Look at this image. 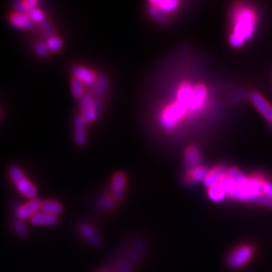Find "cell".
<instances>
[{"mask_svg": "<svg viewBox=\"0 0 272 272\" xmlns=\"http://www.w3.org/2000/svg\"><path fill=\"white\" fill-rule=\"evenodd\" d=\"M209 171L210 170L207 167L200 166L192 170H189L187 174V179L188 181L193 183H201V182L204 183V181H205L207 178Z\"/></svg>", "mask_w": 272, "mask_h": 272, "instance_id": "cell-17", "label": "cell"}, {"mask_svg": "<svg viewBox=\"0 0 272 272\" xmlns=\"http://www.w3.org/2000/svg\"><path fill=\"white\" fill-rule=\"evenodd\" d=\"M80 233L82 237L84 238L86 242H88L92 246L98 247L102 244V239L99 233L96 231L92 225L88 223H83L80 226Z\"/></svg>", "mask_w": 272, "mask_h": 272, "instance_id": "cell-8", "label": "cell"}, {"mask_svg": "<svg viewBox=\"0 0 272 272\" xmlns=\"http://www.w3.org/2000/svg\"><path fill=\"white\" fill-rule=\"evenodd\" d=\"M74 77L77 78L79 81H81L85 86L93 87L95 82L97 81V75L95 74L94 71L88 69V68L82 67V66H76L73 69Z\"/></svg>", "mask_w": 272, "mask_h": 272, "instance_id": "cell-9", "label": "cell"}, {"mask_svg": "<svg viewBox=\"0 0 272 272\" xmlns=\"http://www.w3.org/2000/svg\"><path fill=\"white\" fill-rule=\"evenodd\" d=\"M125 185H126V176L124 173L117 172L114 174L112 179V194L114 198L121 200L124 197L125 193Z\"/></svg>", "mask_w": 272, "mask_h": 272, "instance_id": "cell-14", "label": "cell"}, {"mask_svg": "<svg viewBox=\"0 0 272 272\" xmlns=\"http://www.w3.org/2000/svg\"><path fill=\"white\" fill-rule=\"evenodd\" d=\"M34 49H35L36 53L38 54V56H40V57H47L48 53H49V51H50L48 46L46 44H44V43H37L35 45Z\"/></svg>", "mask_w": 272, "mask_h": 272, "instance_id": "cell-31", "label": "cell"}, {"mask_svg": "<svg viewBox=\"0 0 272 272\" xmlns=\"http://www.w3.org/2000/svg\"><path fill=\"white\" fill-rule=\"evenodd\" d=\"M74 139L77 145L83 146L87 141V131H86V121L81 115L75 118L74 122Z\"/></svg>", "mask_w": 272, "mask_h": 272, "instance_id": "cell-11", "label": "cell"}, {"mask_svg": "<svg viewBox=\"0 0 272 272\" xmlns=\"http://www.w3.org/2000/svg\"><path fill=\"white\" fill-rule=\"evenodd\" d=\"M40 206H42V202L36 198L34 200H30L24 205L18 206L16 210L17 220H31L36 213H38V211L40 210Z\"/></svg>", "mask_w": 272, "mask_h": 272, "instance_id": "cell-6", "label": "cell"}, {"mask_svg": "<svg viewBox=\"0 0 272 272\" xmlns=\"http://www.w3.org/2000/svg\"><path fill=\"white\" fill-rule=\"evenodd\" d=\"M47 46L49 48V50L51 51H53V52H57L59 51L62 50L63 48V42H62V39L58 36H52V37H50L49 40H48V43H47Z\"/></svg>", "mask_w": 272, "mask_h": 272, "instance_id": "cell-26", "label": "cell"}, {"mask_svg": "<svg viewBox=\"0 0 272 272\" xmlns=\"http://www.w3.org/2000/svg\"><path fill=\"white\" fill-rule=\"evenodd\" d=\"M40 211L51 214L53 216H59L63 212V206L57 201H44L42 202V206H40Z\"/></svg>", "mask_w": 272, "mask_h": 272, "instance_id": "cell-18", "label": "cell"}, {"mask_svg": "<svg viewBox=\"0 0 272 272\" xmlns=\"http://www.w3.org/2000/svg\"><path fill=\"white\" fill-rule=\"evenodd\" d=\"M31 222L33 225L37 227H51L58 224L59 218L58 216H53L40 211L32 218Z\"/></svg>", "mask_w": 272, "mask_h": 272, "instance_id": "cell-13", "label": "cell"}, {"mask_svg": "<svg viewBox=\"0 0 272 272\" xmlns=\"http://www.w3.org/2000/svg\"><path fill=\"white\" fill-rule=\"evenodd\" d=\"M11 24L20 30H33L34 27V22L29 17V16L23 13L15 12L10 17Z\"/></svg>", "mask_w": 272, "mask_h": 272, "instance_id": "cell-15", "label": "cell"}, {"mask_svg": "<svg viewBox=\"0 0 272 272\" xmlns=\"http://www.w3.org/2000/svg\"><path fill=\"white\" fill-rule=\"evenodd\" d=\"M84 84L82 83L81 81H79L77 78H73L72 82H71V89H72V93L74 95L75 98L78 99H82L85 95V89H84Z\"/></svg>", "mask_w": 272, "mask_h": 272, "instance_id": "cell-21", "label": "cell"}, {"mask_svg": "<svg viewBox=\"0 0 272 272\" xmlns=\"http://www.w3.org/2000/svg\"><path fill=\"white\" fill-rule=\"evenodd\" d=\"M100 272H108V271H100Z\"/></svg>", "mask_w": 272, "mask_h": 272, "instance_id": "cell-33", "label": "cell"}, {"mask_svg": "<svg viewBox=\"0 0 272 272\" xmlns=\"http://www.w3.org/2000/svg\"><path fill=\"white\" fill-rule=\"evenodd\" d=\"M132 265L129 261H121L117 264L114 272H131Z\"/></svg>", "mask_w": 272, "mask_h": 272, "instance_id": "cell-30", "label": "cell"}, {"mask_svg": "<svg viewBox=\"0 0 272 272\" xmlns=\"http://www.w3.org/2000/svg\"><path fill=\"white\" fill-rule=\"evenodd\" d=\"M229 169H227L224 166H218L212 170H210L206 180L204 181V185H205L208 188L219 185L220 182L224 176L228 173Z\"/></svg>", "mask_w": 272, "mask_h": 272, "instance_id": "cell-10", "label": "cell"}, {"mask_svg": "<svg viewBox=\"0 0 272 272\" xmlns=\"http://www.w3.org/2000/svg\"><path fill=\"white\" fill-rule=\"evenodd\" d=\"M250 100L260 114L266 120L272 122V106L264 99L262 95L257 92H252L250 94Z\"/></svg>", "mask_w": 272, "mask_h": 272, "instance_id": "cell-7", "label": "cell"}, {"mask_svg": "<svg viewBox=\"0 0 272 272\" xmlns=\"http://www.w3.org/2000/svg\"><path fill=\"white\" fill-rule=\"evenodd\" d=\"M27 16H29V17L34 21V22H36V23H42L45 19H46V17H45V13L42 9H39L37 7H34L32 8L29 13H27Z\"/></svg>", "mask_w": 272, "mask_h": 272, "instance_id": "cell-24", "label": "cell"}, {"mask_svg": "<svg viewBox=\"0 0 272 272\" xmlns=\"http://www.w3.org/2000/svg\"><path fill=\"white\" fill-rule=\"evenodd\" d=\"M1 114H2V113H1V110H0V118H1Z\"/></svg>", "mask_w": 272, "mask_h": 272, "instance_id": "cell-32", "label": "cell"}, {"mask_svg": "<svg viewBox=\"0 0 272 272\" xmlns=\"http://www.w3.org/2000/svg\"><path fill=\"white\" fill-rule=\"evenodd\" d=\"M149 3L158 8L167 17L170 15V13H173L180 5V2L176 1V0H162V1L156 0V1H151Z\"/></svg>", "mask_w": 272, "mask_h": 272, "instance_id": "cell-16", "label": "cell"}, {"mask_svg": "<svg viewBox=\"0 0 272 272\" xmlns=\"http://www.w3.org/2000/svg\"><path fill=\"white\" fill-rule=\"evenodd\" d=\"M265 180L260 175L247 176L239 169H229L228 173L222 179L221 185L226 190L227 196L244 203L259 204L272 209V200L264 197L263 187Z\"/></svg>", "mask_w": 272, "mask_h": 272, "instance_id": "cell-1", "label": "cell"}, {"mask_svg": "<svg viewBox=\"0 0 272 272\" xmlns=\"http://www.w3.org/2000/svg\"><path fill=\"white\" fill-rule=\"evenodd\" d=\"M148 15L158 22L166 23L168 21V17L165 15V13H162L158 8L152 5L151 3H149V6H148Z\"/></svg>", "mask_w": 272, "mask_h": 272, "instance_id": "cell-22", "label": "cell"}, {"mask_svg": "<svg viewBox=\"0 0 272 272\" xmlns=\"http://www.w3.org/2000/svg\"><path fill=\"white\" fill-rule=\"evenodd\" d=\"M39 25H40V27H42V30H43L44 34H45L47 36H49V38L54 36V30H53V27H52L51 23L47 18H46L42 23H40Z\"/></svg>", "mask_w": 272, "mask_h": 272, "instance_id": "cell-28", "label": "cell"}, {"mask_svg": "<svg viewBox=\"0 0 272 272\" xmlns=\"http://www.w3.org/2000/svg\"><path fill=\"white\" fill-rule=\"evenodd\" d=\"M13 229H15L16 234L19 238H25L27 236V233H29V229H27L25 222L21 220L16 219L15 223H13Z\"/></svg>", "mask_w": 272, "mask_h": 272, "instance_id": "cell-23", "label": "cell"}, {"mask_svg": "<svg viewBox=\"0 0 272 272\" xmlns=\"http://www.w3.org/2000/svg\"><path fill=\"white\" fill-rule=\"evenodd\" d=\"M253 255L254 248L251 245H242L228 255L227 265L232 269L242 268L252 259Z\"/></svg>", "mask_w": 272, "mask_h": 272, "instance_id": "cell-4", "label": "cell"}, {"mask_svg": "<svg viewBox=\"0 0 272 272\" xmlns=\"http://www.w3.org/2000/svg\"><path fill=\"white\" fill-rule=\"evenodd\" d=\"M144 249H145V246L143 248H141L139 245H136L134 249L131 250V252H130L129 260L133 261V262H137L140 259V257L142 256V254L145 252Z\"/></svg>", "mask_w": 272, "mask_h": 272, "instance_id": "cell-27", "label": "cell"}, {"mask_svg": "<svg viewBox=\"0 0 272 272\" xmlns=\"http://www.w3.org/2000/svg\"><path fill=\"white\" fill-rule=\"evenodd\" d=\"M98 104V100H95L89 94H85L81 99V116L84 118L86 123H92L97 119L98 112L100 111Z\"/></svg>", "mask_w": 272, "mask_h": 272, "instance_id": "cell-5", "label": "cell"}, {"mask_svg": "<svg viewBox=\"0 0 272 272\" xmlns=\"http://www.w3.org/2000/svg\"><path fill=\"white\" fill-rule=\"evenodd\" d=\"M232 34L229 36V43L233 48L239 49L253 36L256 25L257 16L254 9L245 4L237 5L232 15Z\"/></svg>", "mask_w": 272, "mask_h": 272, "instance_id": "cell-2", "label": "cell"}, {"mask_svg": "<svg viewBox=\"0 0 272 272\" xmlns=\"http://www.w3.org/2000/svg\"><path fill=\"white\" fill-rule=\"evenodd\" d=\"M201 152L197 146H188L185 153V162L187 170H192L201 166Z\"/></svg>", "mask_w": 272, "mask_h": 272, "instance_id": "cell-12", "label": "cell"}, {"mask_svg": "<svg viewBox=\"0 0 272 272\" xmlns=\"http://www.w3.org/2000/svg\"><path fill=\"white\" fill-rule=\"evenodd\" d=\"M13 7H15L17 12L23 13V15H26V16H27V13H29V11L32 9L29 7V5L26 4L25 1H16L15 3H13Z\"/></svg>", "mask_w": 272, "mask_h": 272, "instance_id": "cell-29", "label": "cell"}, {"mask_svg": "<svg viewBox=\"0 0 272 272\" xmlns=\"http://www.w3.org/2000/svg\"><path fill=\"white\" fill-rule=\"evenodd\" d=\"M208 196L212 202L222 203L227 199V193L221 185L214 186L208 188Z\"/></svg>", "mask_w": 272, "mask_h": 272, "instance_id": "cell-20", "label": "cell"}, {"mask_svg": "<svg viewBox=\"0 0 272 272\" xmlns=\"http://www.w3.org/2000/svg\"><path fill=\"white\" fill-rule=\"evenodd\" d=\"M115 207V201L111 197H103L98 202V208L102 211L112 210Z\"/></svg>", "mask_w": 272, "mask_h": 272, "instance_id": "cell-25", "label": "cell"}, {"mask_svg": "<svg viewBox=\"0 0 272 272\" xmlns=\"http://www.w3.org/2000/svg\"><path fill=\"white\" fill-rule=\"evenodd\" d=\"M9 176L15 184L18 192L29 200H34L36 197L37 190L35 186L26 178L22 170L18 167H11L9 169Z\"/></svg>", "mask_w": 272, "mask_h": 272, "instance_id": "cell-3", "label": "cell"}, {"mask_svg": "<svg viewBox=\"0 0 272 272\" xmlns=\"http://www.w3.org/2000/svg\"><path fill=\"white\" fill-rule=\"evenodd\" d=\"M93 88V92L94 94L96 95V96L99 98L101 97H104L105 95L107 94L108 92V88H109V82H108V79L101 75L97 78V81L95 82V84L94 86L92 87Z\"/></svg>", "mask_w": 272, "mask_h": 272, "instance_id": "cell-19", "label": "cell"}]
</instances>
